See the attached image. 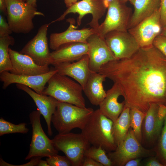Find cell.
<instances>
[{
	"label": "cell",
	"mask_w": 166,
	"mask_h": 166,
	"mask_svg": "<svg viewBox=\"0 0 166 166\" xmlns=\"http://www.w3.org/2000/svg\"><path fill=\"white\" fill-rule=\"evenodd\" d=\"M98 72L118 85L125 107L146 113L152 104H166V57L153 45L110 61Z\"/></svg>",
	"instance_id": "cell-1"
},
{
	"label": "cell",
	"mask_w": 166,
	"mask_h": 166,
	"mask_svg": "<svg viewBox=\"0 0 166 166\" xmlns=\"http://www.w3.org/2000/svg\"><path fill=\"white\" fill-rule=\"evenodd\" d=\"M113 124L99 109L94 111L81 133L90 145L101 146L107 152H110L117 147L112 134Z\"/></svg>",
	"instance_id": "cell-2"
},
{
	"label": "cell",
	"mask_w": 166,
	"mask_h": 166,
	"mask_svg": "<svg viewBox=\"0 0 166 166\" xmlns=\"http://www.w3.org/2000/svg\"><path fill=\"white\" fill-rule=\"evenodd\" d=\"M94 111L91 108L80 107L58 101L51 122L58 133H68L75 128L81 130Z\"/></svg>",
	"instance_id": "cell-3"
},
{
	"label": "cell",
	"mask_w": 166,
	"mask_h": 166,
	"mask_svg": "<svg viewBox=\"0 0 166 166\" xmlns=\"http://www.w3.org/2000/svg\"><path fill=\"white\" fill-rule=\"evenodd\" d=\"M42 94L52 96L59 101L85 107L83 88L77 81L57 73L50 78Z\"/></svg>",
	"instance_id": "cell-4"
},
{
	"label": "cell",
	"mask_w": 166,
	"mask_h": 166,
	"mask_svg": "<svg viewBox=\"0 0 166 166\" xmlns=\"http://www.w3.org/2000/svg\"><path fill=\"white\" fill-rule=\"evenodd\" d=\"M7 22L12 32L26 34L34 28L33 19L36 15L44 16L36 8L20 0H5Z\"/></svg>",
	"instance_id": "cell-5"
},
{
	"label": "cell",
	"mask_w": 166,
	"mask_h": 166,
	"mask_svg": "<svg viewBox=\"0 0 166 166\" xmlns=\"http://www.w3.org/2000/svg\"><path fill=\"white\" fill-rule=\"evenodd\" d=\"M51 141L56 149L62 152L73 166H82L85 152L91 145L81 133H58Z\"/></svg>",
	"instance_id": "cell-6"
},
{
	"label": "cell",
	"mask_w": 166,
	"mask_h": 166,
	"mask_svg": "<svg viewBox=\"0 0 166 166\" xmlns=\"http://www.w3.org/2000/svg\"><path fill=\"white\" fill-rule=\"evenodd\" d=\"M131 8L120 0H112L107 8L104 21L95 30V33L104 38L109 32L113 31H127L132 15Z\"/></svg>",
	"instance_id": "cell-7"
},
{
	"label": "cell",
	"mask_w": 166,
	"mask_h": 166,
	"mask_svg": "<svg viewBox=\"0 0 166 166\" xmlns=\"http://www.w3.org/2000/svg\"><path fill=\"white\" fill-rule=\"evenodd\" d=\"M41 115L38 110L33 111L29 114L32 134L29 151L25 158L26 160L36 157H47L58 154V151L55 148L51 140L46 136L42 127Z\"/></svg>",
	"instance_id": "cell-8"
},
{
	"label": "cell",
	"mask_w": 166,
	"mask_h": 166,
	"mask_svg": "<svg viewBox=\"0 0 166 166\" xmlns=\"http://www.w3.org/2000/svg\"><path fill=\"white\" fill-rule=\"evenodd\" d=\"M109 2L107 0H82L77 1L67 9L56 20L50 24L65 19L70 13L78 14L77 19V26H79L82 18L86 14H91L92 19L88 25L92 28L96 29L99 26V20L105 15Z\"/></svg>",
	"instance_id": "cell-9"
},
{
	"label": "cell",
	"mask_w": 166,
	"mask_h": 166,
	"mask_svg": "<svg viewBox=\"0 0 166 166\" xmlns=\"http://www.w3.org/2000/svg\"><path fill=\"white\" fill-rule=\"evenodd\" d=\"M148 153V151L141 146L130 127L125 139L115 150L108 152L107 156L113 165L123 166L129 160L140 158Z\"/></svg>",
	"instance_id": "cell-10"
},
{
	"label": "cell",
	"mask_w": 166,
	"mask_h": 166,
	"mask_svg": "<svg viewBox=\"0 0 166 166\" xmlns=\"http://www.w3.org/2000/svg\"><path fill=\"white\" fill-rule=\"evenodd\" d=\"M50 24V23H46L41 26L35 36L19 52L30 57L39 66H48L51 64V52L47 38L48 28Z\"/></svg>",
	"instance_id": "cell-11"
},
{
	"label": "cell",
	"mask_w": 166,
	"mask_h": 166,
	"mask_svg": "<svg viewBox=\"0 0 166 166\" xmlns=\"http://www.w3.org/2000/svg\"><path fill=\"white\" fill-rule=\"evenodd\" d=\"M104 38L116 60L130 58L140 48L136 39L128 31H112L107 34Z\"/></svg>",
	"instance_id": "cell-12"
},
{
	"label": "cell",
	"mask_w": 166,
	"mask_h": 166,
	"mask_svg": "<svg viewBox=\"0 0 166 166\" xmlns=\"http://www.w3.org/2000/svg\"><path fill=\"white\" fill-rule=\"evenodd\" d=\"M162 29L160 9L128 31L135 38L140 48L151 46Z\"/></svg>",
	"instance_id": "cell-13"
},
{
	"label": "cell",
	"mask_w": 166,
	"mask_h": 166,
	"mask_svg": "<svg viewBox=\"0 0 166 166\" xmlns=\"http://www.w3.org/2000/svg\"><path fill=\"white\" fill-rule=\"evenodd\" d=\"M87 41L89 67L91 71L98 72L104 65L116 60L108 47L104 38L94 33L89 37Z\"/></svg>",
	"instance_id": "cell-14"
},
{
	"label": "cell",
	"mask_w": 166,
	"mask_h": 166,
	"mask_svg": "<svg viewBox=\"0 0 166 166\" xmlns=\"http://www.w3.org/2000/svg\"><path fill=\"white\" fill-rule=\"evenodd\" d=\"M57 73V70L54 68L46 73L35 75H18L4 71L0 73V80L3 82L4 89L11 84H19L26 85L42 95L48 81Z\"/></svg>",
	"instance_id": "cell-15"
},
{
	"label": "cell",
	"mask_w": 166,
	"mask_h": 166,
	"mask_svg": "<svg viewBox=\"0 0 166 166\" xmlns=\"http://www.w3.org/2000/svg\"><path fill=\"white\" fill-rule=\"evenodd\" d=\"M69 23L67 29L60 33L51 34L49 37V46L53 50L61 45L67 43L81 42L87 43V40L91 34L95 33L93 28H85L77 30V26H74L75 21L73 18L67 20Z\"/></svg>",
	"instance_id": "cell-16"
},
{
	"label": "cell",
	"mask_w": 166,
	"mask_h": 166,
	"mask_svg": "<svg viewBox=\"0 0 166 166\" xmlns=\"http://www.w3.org/2000/svg\"><path fill=\"white\" fill-rule=\"evenodd\" d=\"M10 57L12 67L10 71L14 74L35 75L48 73L50 69L48 66L37 65L29 56L9 48Z\"/></svg>",
	"instance_id": "cell-17"
},
{
	"label": "cell",
	"mask_w": 166,
	"mask_h": 166,
	"mask_svg": "<svg viewBox=\"0 0 166 166\" xmlns=\"http://www.w3.org/2000/svg\"><path fill=\"white\" fill-rule=\"evenodd\" d=\"M59 74L69 77L84 88L91 70L88 54L75 62H64L53 65Z\"/></svg>",
	"instance_id": "cell-18"
},
{
	"label": "cell",
	"mask_w": 166,
	"mask_h": 166,
	"mask_svg": "<svg viewBox=\"0 0 166 166\" xmlns=\"http://www.w3.org/2000/svg\"><path fill=\"white\" fill-rule=\"evenodd\" d=\"M88 51L87 43L74 42L63 44L50 53L51 64L78 61L88 54Z\"/></svg>",
	"instance_id": "cell-19"
},
{
	"label": "cell",
	"mask_w": 166,
	"mask_h": 166,
	"mask_svg": "<svg viewBox=\"0 0 166 166\" xmlns=\"http://www.w3.org/2000/svg\"><path fill=\"white\" fill-rule=\"evenodd\" d=\"M16 86L18 89L26 93L33 99L38 110L43 116L46 121L48 135L52 136L53 132L51 127L52 117L56 110L58 101L52 96L40 94L26 85L16 84Z\"/></svg>",
	"instance_id": "cell-20"
},
{
	"label": "cell",
	"mask_w": 166,
	"mask_h": 166,
	"mask_svg": "<svg viewBox=\"0 0 166 166\" xmlns=\"http://www.w3.org/2000/svg\"><path fill=\"white\" fill-rule=\"evenodd\" d=\"M106 92V96L99 105V109L104 115L113 122L122 112L125 104L124 101L121 103L118 101L119 97L122 94L119 87L116 84L114 83Z\"/></svg>",
	"instance_id": "cell-21"
},
{
	"label": "cell",
	"mask_w": 166,
	"mask_h": 166,
	"mask_svg": "<svg viewBox=\"0 0 166 166\" xmlns=\"http://www.w3.org/2000/svg\"><path fill=\"white\" fill-rule=\"evenodd\" d=\"M106 77L99 72L91 71L89 78L83 89V92L90 103L99 106L106 95L103 83Z\"/></svg>",
	"instance_id": "cell-22"
},
{
	"label": "cell",
	"mask_w": 166,
	"mask_h": 166,
	"mask_svg": "<svg viewBox=\"0 0 166 166\" xmlns=\"http://www.w3.org/2000/svg\"><path fill=\"white\" fill-rule=\"evenodd\" d=\"M134 10L130 19L128 30L151 16L160 8V0H131Z\"/></svg>",
	"instance_id": "cell-23"
},
{
	"label": "cell",
	"mask_w": 166,
	"mask_h": 166,
	"mask_svg": "<svg viewBox=\"0 0 166 166\" xmlns=\"http://www.w3.org/2000/svg\"><path fill=\"white\" fill-rule=\"evenodd\" d=\"M130 109L124 106L117 119L113 122L112 134L117 146L125 138L130 127Z\"/></svg>",
	"instance_id": "cell-24"
},
{
	"label": "cell",
	"mask_w": 166,
	"mask_h": 166,
	"mask_svg": "<svg viewBox=\"0 0 166 166\" xmlns=\"http://www.w3.org/2000/svg\"><path fill=\"white\" fill-rule=\"evenodd\" d=\"M159 105L154 103L151 105L143 121V133L148 139H152L157 136L156 117Z\"/></svg>",
	"instance_id": "cell-25"
},
{
	"label": "cell",
	"mask_w": 166,
	"mask_h": 166,
	"mask_svg": "<svg viewBox=\"0 0 166 166\" xmlns=\"http://www.w3.org/2000/svg\"><path fill=\"white\" fill-rule=\"evenodd\" d=\"M15 43L14 38L10 35L0 37V73L10 71L12 62L9 54V46Z\"/></svg>",
	"instance_id": "cell-26"
},
{
	"label": "cell",
	"mask_w": 166,
	"mask_h": 166,
	"mask_svg": "<svg viewBox=\"0 0 166 166\" xmlns=\"http://www.w3.org/2000/svg\"><path fill=\"white\" fill-rule=\"evenodd\" d=\"M146 113L136 108L130 109V125L140 142L142 139V126Z\"/></svg>",
	"instance_id": "cell-27"
},
{
	"label": "cell",
	"mask_w": 166,
	"mask_h": 166,
	"mask_svg": "<svg viewBox=\"0 0 166 166\" xmlns=\"http://www.w3.org/2000/svg\"><path fill=\"white\" fill-rule=\"evenodd\" d=\"M101 147L90 146L85 151V157L91 158L101 164L103 166H113L111 160Z\"/></svg>",
	"instance_id": "cell-28"
},
{
	"label": "cell",
	"mask_w": 166,
	"mask_h": 166,
	"mask_svg": "<svg viewBox=\"0 0 166 166\" xmlns=\"http://www.w3.org/2000/svg\"><path fill=\"white\" fill-rule=\"evenodd\" d=\"M26 124L24 122L15 124L1 117L0 119V136L10 133H26L29 131L26 127Z\"/></svg>",
	"instance_id": "cell-29"
},
{
	"label": "cell",
	"mask_w": 166,
	"mask_h": 166,
	"mask_svg": "<svg viewBox=\"0 0 166 166\" xmlns=\"http://www.w3.org/2000/svg\"><path fill=\"white\" fill-rule=\"evenodd\" d=\"M160 135L158 146V153L161 163L164 166L166 165V115Z\"/></svg>",
	"instance_id": "cell-30"
},
{
	"label": "cell",
	"mask_w": 166,
	"mask_h": 166,
	"mask_svg": "<svg viewBox=\"0 0 166 166\" xmlns=\"http://www.w3.org/2000/svg\"><path fill=\"white\" fill-rule=\"evenodd\" d=\"M46 161L49 166H73L71 162L66 156L58 154L47 157Z\"/></svg>",
	"instance_id": "cell-31"
},
{
	"label": "cell",
	"mask_w": 166,
	"mask_h": 166,
	"mask_svg": "<svg viewBox=\"0 0 166 166\" xmlns=\"http://www.w3.org/2000/svg\"><path fill=\"white\" fill-rule=\"evenodd\" d=\"M166 115V105L164 104H160L157 114L156 135H160L162 128L165 117Z\"/></svg>",
	"instance_id": "cell-32"
},
{
	"label": "cell",
	"mask_w": 166,
	"mask_h": 166,
	"mask_svg": "<svg viewBox=\"0 0 166 166\" xmlns=\"http://www.w3.org/2000/svg\"><path fill=\"white\" fill-rule=\"evenodd\" d=\"M153 45L166 57V36L159 35L153 41Z\"/></svg>",
	"instance_id": "cell-33"
},
{
	"label": "cell",
	"mask_w": 166,
	"mask_h": 166,
	"mask_svg": "<svg viewBox=\"0 0 166 166\" xmlns=\"http://www.w3.org/2000/svg\"><path fill=\"white\" fill-rule=\"evenodd\" d=\"M13 32L4 16L0 15V37L10 35Z\"/></svg>",
	"instance_id": "cell-34"
},
{
	"label": "cell",
	"mask_w": 166,
	"mask_h": 166,
	"mask_svg": "<svg viewBox=\"0 0 166 166\" xmlns=\"http://www.w3.org/2000/svg\"><path fill=\"white\" fill-rule=\"evenodd\" d=\"M160 22L163 27L166 25V0H160Z\"/></svg>",
	"instance_id": "cell-35"
},
{
	"label": "cell",
	"mask_w": 166,
	"mask_h": 166,
	"mask_svg": "<svg viewBox=\"0 0 166 166\" xmlns=\"http://www.w3.org/2000/svg\"><path fill=\"white\" fill-rule=\"evenodd\" d=\"M82 166H103L101 163L89 157H85Z\"/></svg>",
	"instance_id": "cell-36"
},
{
	"label": "cell",
	"mask_w": 166,
	"mask_h": 166,
	"mask_svg": "<svg viewBox=\"0 0 166 166\" xmlns=\"http://www.w3.org/2000/svg\"><path fill=\"white\" fill-rule=\"evenodd\" d=\"M146 166H163V164L155 158H152L148 160L145 163Z\"/></svg>",
	"instance_id": "cell-37"
},
{
	"label": "cell",
	"mask_w": 166,
	"mask_h": 166,
	"mask_svg": "<svg viewBox=\"0 0 166 166\" xmlns=\"http://www.w3.org/2000/svg\"><path fill=\"white\" fill-rule=\"evenodd\" d=\"M141 159L140 158L134 159L129 160L125 164V166H138L140 164Z\"/></svg>",
	"instance_id": "cell-38"
},
{
	"label": "cell",
	"mask_w": 166,
	"mask_h": 166,
	"mask_svg": "<svg viewBox=\"0 0 166 166\" xmlns=\"http://www.w3.org/2000/svg\"><path fill=\"white\" fill-rule=\"evenodd\" d=\"M0 10L6 15L7 8L5 0H0Z\"/></svg>",
	"instance_id": "cell-39"
},
{
	"label": "cell",
	"mask_w": 166,
	"mask_h": 166,
	"mask_svg": "<svg viewBox=\"0 0 166 166\" xmlns=\"http://www.w3.org/2000/svg\"><path fill=\"white\" fill-rule=\"evenodd\" d=\"M78 0H64V3L67 8L71 6L72 5L77 2Z\"/></svg>",
	"instance_id": "cell-40"
},
{
	"label": "cell",
	"mask_w": 166,
	"mask_h": 166,
	"mask_svg": "<svg viewBox=\"0 0 166 166\" xmlns=\"http://www.w3.org/2000/svg\"><path fill=\"white\" fill-rule=\"evenodd\" d=\"M24 2L28 3L31 5L33 6L36 8L37 7V0H20Z\"/></svg>",
	"instance_id": "cell-41"
},
{
	"label": "cell",
	"mask_w": 166,
	"mask_h": 166,
	"mask_svg": "<svg viewBox=\"0 0 166 166\" xmlns=\"http://www.w3.org/2000/svg\"><path fill=\"white\" fill-rule=\"evenodd\" d=\"M38 166H49L46 160H44L41 159L37 165Z\"/></svg>",
	"instance_id": "cell-42"
},
{
	"label": "cell",
	"mask_w": 166,
	"mask_h": 166,
	"mask_svg": "<svg viewBox=\"0 0 166 166\" xmlns=\"http://www.w3.org/2000/svg\"><path fill=\"white\" fill-rule=\"evenodd\" d=\"M160 34L166 36V25L162 27V31Z\"/></svg>",
	"instance_id": "cell-43"
},
{
	"label": "cell",
	"mask_w": 166,
	"mask_h": 166,
	"mask_svg": "<svg viewBox=\"0 0 166 166\" xmlns=\"http://www.w3.org/2000/svg\"><path fill=\"white\" fill-rule=\"evenodd\" d=\"M122 2L126 3L128 1H129L131 0H120Z\"/></svg>",
	"instance_id": "cell-44"
}]
</instances>
